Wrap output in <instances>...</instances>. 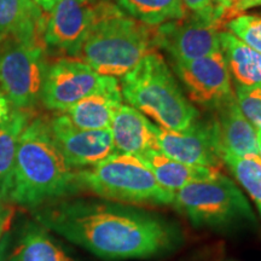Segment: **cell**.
Listing matches in <instances>:
<instances>
[{"label": "cell", "mask_w": 261, "mask_h": 261, "mask_svg": "<svg viewBox=\"0 0 261 261\" xmlns=\"http://www.w3.org/2000/svg\"><path fill=\"white\" fill-rule=\"evenodd\" d=\"M115 4L125 14L150 27L182 18L188 14L181 0H116Z\"/></svg>", "instance_id": "44dd1931"}, {"label": "cell", "mask_w": 261, "mask_h": 261, "mask_svg": "<svg viewBox=\"0 0 261 261\" xmlns=\"http://www.w3.org/2000/svg\"><path fill=\"white\" fill-rule=\"evenodd\" d=\"M106 76L77 58H61L47 65L41 103L54 112H67L102 86Z\"/></svg>", "instance_id": "8fae6325"}, {"label": "cell", "mask_w": 261, "mask_h": 261, "mask_svg": "<svg viewBox=\"0 0 261 261\" xmlns=\"http://www.w3.org/2000/svg\"><path fill=\"white\" fill-rule=\"evenodd\" d=\"M233 3V17L243 14L246 10H249L256 6H261V0H232Z\"/></svg>", "instance_id": "83f0119b"}, {"label": "cell", "mask_w": 261, "mask_h": 261, "mask_svg": "<svg viewBox=\"0 0 261 261\" xmlns=\"http://www.w3.org/2000/svg\"><path fill=\"white\" fill-rule=\"evenodd\" d=\"M159 150L169 159L191 166L219 168L223 144L215 117L200 119L181 130L158 127Z\"/></svg>", "instance_id": "ba28073f"}, {"label": "cell", "mask_w": 261, "mask_h": 261, "mask_svg": "<svg viewBox=\"0 0 261 261\" xmlns=\"http://www.w3.org/2000/svg\"><path fill=\"white\" fill-rule=\"evenodd\" d=\"M225 27L247 46L261 54V14H240L231 18Z\"/></svg>", "instance_id": "d4e9b609"}, {"label": "cell", "mask_w": 261, "mask_h": 261, "mask_svg": "<svg viewBox=\"0 0 261 261\" xmlns=\"http://www.w3.org/2000/svg\"><path fill=\"white\" fill-rule=\"evenodd\" d=\"M106 0H60L47 14L44 44L70 57L77 51L99 17Z\"/></svg>", "instance_id": "9c48e42d"}, {"label": "cell", "mask_w": 261, "mask_h": 261, "mask_svg": "<svg viewBox=\"0 0 261 261\" xmlns=\"http://www.w3.org/2000/svg\"><path fill=\"white\" fill-rule=\"evenodd\" d=\"M220 48L234 84L261 87V54L234 37L228 31L219 34Z\"/></svg>", "instance_id": "ffe728a7"}, {"label": "cell", "mask_w": 261, "mask_h": 261, "mask_svg": "<svg viewBox=\"0 0 261 261\" xmlns=\"http://www.w3.org/2000/svg\"><path fill=\"white\" fill-rule=\"evenodd\" d=\"M112 130L116 152L140 156L150 149L159 150L158 126L136 108L122 104L113 117Z\"/></svg>", "instance_id": "9a60e30c"}, {"label": "cell", "mask_w": 261, "mask_h": 261, "mask_svg": "<svg viewBox=\"0 0 261 261\" xmlns=\"http://www.w3.org/2000/svg\"><path fill=\"white\" fill-rule=\"evenodd\" d=\"M173 205L197 227H226L255 223V215L242 191L228 177L196 181L174 192Z\"/></svg>", "instance_id": "8992f818"}, {"label": "cell", "mask_w": 261, "mask_h": 261, "mask_svg": "<svg viewBox=\"0 0 261 261\" xmlns=\"http://www.w3.org/2000/svg\"><path fill=\"white\" fill-rule=\"evenodd\" d=\"M120 87L123 99L151 117L161 128L185 129L200 117L158 51L149 54L123 75Z\"/></svg>", "instance_id": "277c9868"}, {"label": "cell", "mask_w": 261, "mask_h": 261, "mask_svg": "<svg viewBox=\"0 0 261 261\" xmlns=\"http://www.w3.org/2000/svg\"><path fill=\"white\" fill-rule=\"evenodd\" d=\"M11 108H10L9 99L4 96V93L0 91V123L4 122L6 117L9 116Z\"/></svg>", "instance_id": "f1b7e54d"}, {"label": "cell", "mask_w": 261, "mask_h": 261, "mask_svg": "<svg viewBox=\"0 0 261 261\" xmlns=\"http://www.w3.org/2000/svg\"><path fill=\"white\" fill-rule=\"evenodd\" d=\"M257 135V156L261 160V129H256Z\"/></svg>", "instance_id": "4dcf8cb0"}, {"label": "cell", "mask_w": 261, "mask_h": 261, "mask_svg": "<svg viewBox=\"0 0 261 261\" xmlns=\"http://www.w3.org/2000/svg\"><path fill=\"white\" fill-rule=\"evenodd\" d=\"M31 120V109L14 108L5 121L0 123V189L12 171L19 138Z\"/></svg>", "instance_id": "7402d4cb"}, {"label": "cell", "mask_w": 261, "mask_h": 261, "mask_svg": "<svg viewBox=\"0 0 261 261\" xmlns=\"http://www.w3.org/2000/svg\"><path fill=\"white\" fill-rule=\"evenodd\" d=\"M45 48L44 41L0 38V91L16 109H32L41 99L48 65Z\"/></svg>", "instance_id": "52a82bcc"}, {"label": "cell", "mask_w": 261, "mask_h": 261, "mask_svg": "<svg viewBox=\"0 0 261 261\" xmlns=\"http://www.w3.org/2000/svg\"><path fill=\"white\" fill-rule=\"evenodd\" d=\"M156 48L155 27L125 14L113 0H106L75 58L99 75L121 79Z\"/></svg>", "instance_id": "3957f363"}, {"label": "cell", "mask_w": 261, "mask_h": 261, "mask_svg": "<svg viewBox=\"0 0 261 261\" xmlns=\"http://www.w3.org/2000/svg\"><path fill=\"white\" fill-rule=\"evenodd\" d=\"M174 69L191 102L215 110L233 96L231 75L223 51L188 62H175Z\"/></svg>", "instance_id": "30bf717a"}, {"label": "cell", "mask_w": 261, "mask_h": 261, "mask_svg": "<svg viewBox=\"0 0 261 261\" xmlns=\"http://www.w3.org/2000/svg\"><path fill=\"white\" fill-rule=\"evenodd\" d=\"M48 122L55 142L71 167H92L116 152L110 128H80L64 114L52 117Z\"/></svg>", "instance_id": "4fadbf2b"}, {"label": "cell", "mask_w": 261, "mask_h": 261, "mask_svg": "<svg viewBox=\"0 0 261 261\" xmlns=\"http://www.w3.org/2000/svg\"><path fill=\"white\" fill-rule=\"evenodd\" d=\"M215 112L224 151L237 156L257 155L256 128L241 112L234 94L221 103Z\"/></svg>", "instance_id": "2e32d148"}, {"label": "cell", "mask_w": 261, "mask_h": 261, "mask_svg": "<svg viewBox=\"0 0 261 261\" xmlns=\"http://www.w3.org/2000/svg\"><path fill=\"white\" fill-rule=\"evenodd\" d=\"M33 212L48 231L104 260L150 259L172 252L182 240L178 225L120 202L65 197Z\"/></svg>", "instance_id": "6da1fadb"}, {"label": "cell", "mask_w": 261, "mask_h": 261, "mask_svg": "<svg viewBox=\"0 0 261 261\" xmlns=\"http://www.w3.org/2000/svg\"><path fill=\"white\" fill-rule=\"evenodd\" d=\"M32 2L34 3V4H37L42 11L48 14L52 10V8H54L60 0H32Z\"/></svg>", "instance_id": "f546056e"}, {"label": "cell", "mask_w": 261, "mask_h": 261, "mask_svg": "<svg viewBox=\"0 0 261 261\" xmlns=\"http://www.w3.org/2000/svg\"><path fill=\"white\" fill-rule=\"evenodd\" d=\"M14 214V205L0 195V240H2L3 234L9 230Z\"/></svg>", "instance_id": "4316f807"}, {"label": "cell", "mask_w": 261, "mask_h": 261, "mask_svg": "<svg viewBox=\"0 0 261 261\" xmlns=\"http://www.w3.org/2000/svg\"><path fill=\"white\" fill-rule=\"evenodd\" d=\"M223 162L255 202L261 214V160L257 155L237 156L223 152Z\"/></svg>", "instance_id": "603a6c76"}, {"label": "cell", "mask_w": 261, "mask_h": 261, "mask_svg": "<svg viewBox=\"0 0 261 261\" xmlns=\"http://www.w3.org/2000/svg\"><path fill=\"white\" fill-rule=\"evenodd\" d=\"M138 158L151 169L159 184L172 192L191 182L212 180L221 174L219 168L185 165L156 149H150Z\"/></svg>", "instance_id": "e0dca14e"}, {"label": "cell", "mask_w": 261, "mask_h": 261, "mask_svg": "<svg viewBox=\"0 0 261 261\" xmlns=\"http://www.w3.org/2000/svg\"><path fill=\"white\" fill-rule=\"evenodd\" d=\"M80 184L103 200L120 203L168 205L174 192L156 180L154 173L138 156L115 154L92 167L80 169Z\"/></svg>", "instance_id": "5b68a950"}, {"label": "cell", "mask_w": 261, "mask_h": 261, "mask_svg": "<svg viewBox=\"0 0 261 261\" xmlns=\"http://www.w3.org/2000/svg\"><path fill=\"white\" fill-rule=\"evenodd\" d=\"M46 17L32 0H0V38L16 35L44 41Z\"/></svg>", "instance_id": "ac0fdd59"}, {"label": "cell", "mask_w": 261, "mask_h": 261, "mask_svg": "<svg viewBox=\"0 0 261 261\" xmlns=\"http://www.w3.org/2000/svg\"><path fill=\"white\" fill-rule=\"evenodd\" d=\"M79 173L57 146L50 122L34 117L22 132L14 167L0 195L10 203L34 211L83 190Z\"/></svg>", "instance_id": "7a4b0ae2"}, {"label": "cell", "mask_w": 261, "mask_h": 261, "mask_svg": "<svg viewBox=\"0 0 261 261\" xmlns=\"http://www.w3.org/2000/svg\"><path fill=\"white\" fill-rule=\"evenodd\" d=\"M8 261H79L39 223L27 224Z\"/></svg>", "instance_id": "d6986e66"}, {"label": "cell", "mask_w": 261, "mask_h": 261, "mask_svg": "<svg viewBox=\"0 0 261 261\" xmlns=\"http://www.w3.org/2000/svg\"><path fill=\"white\" fill-rule=\"evenodd\" d=\"M234 97L248 121L261 129V87L234 84Z\"/></svg>", "instance_id": "484cf974"}, {"label": "cell", "mask_w": 261, "mask_h": 261, "mask_svg": "<svg viewBox=\"0 0 261 261\" xmlns=\"http://www.w3.org/2000/svg\"><path fill=\"white\" fill-rule=\"evenodd\" d=\"M188 14L220 29L233 18L232 0H181Z\"/></svg>", "instance_id": "cb8c5ba5"}, {"label": "cell", "mask_w": 261, "mask_h": 261, "mask_svg": "<svg viewBox=\"0 0 261 261\" xmlns=\"http://www.w3.org/2000/svg\"><path fill=\"white\" fill-rule=\"evenodd\" d=\"M221 29L194 15L155 27L156 47L163 48L174 62L196 60L220 50Z\"/></svg>", "instance_id": "7c38bea8"}, {"label": "cell", "mask_w": 261, "mask_h": 261, "mask_svg": "<svg viewBox=\"0 0 261 261\" xmlns=\"http://www.w3.org/2000/svg\"><path fill=\"white\" fill-rule=\"evenodd\" d=\"M123 104L119 80L106 76L102 86L83 98L63 114L71 123L84 129L110 128L113 117Z\"/></svg>", "instance_id": "5bb4252c"}]
</instances>
